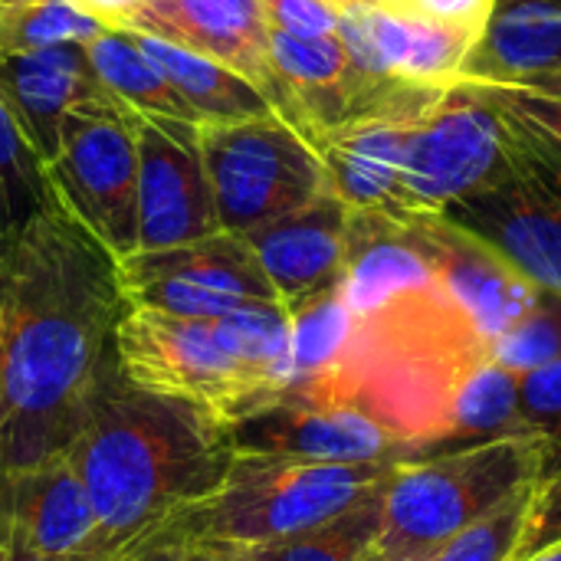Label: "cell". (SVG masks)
I'll return each mask as SVG.
<instances>
[{
	"instance_id": "e575fe53",
	"label": "cell",
	"mask_w": 561,
	"mask_h": 561,
	"mask_svg": "<svg viewBox=\"0 0 561 561\" xmlns=\"http://www.w3.org/2000/svg\"><path fill=\"white\" fill-rule=\"evenodd\" d=\"M122 561H217L210 546L197 542H168V539H148L135 546Z\"/></svg>"
},
{
	"instance_id": "8fae6325",
	"label": "cell",
	"mask_w": 561,
	"mask_h": 561,
	"mask_svg": "<svg viewBox=\"0 0 561 561\" xmlns=\"http://www.w3.org/2000/svg\"><path fill=\"white\" fill-rule=\"evenodd\" d=\"M201 151V125L138 118V250H168L220 233ZM135 250V253H138Z\"/></svg>"
},
{
	"instance_id": "277c9868",
	"label": "cell",
	"mask_w": 561,
	"mask_h": 561,
	"mask_svg": "<svg viewBox=\"0 0 561 561\" xmlns=\"http://www.w3.org/2000/svg\"><path fill=\"white\" fill-rule=\"evenodd\" d=\"M552 460L556 454L546 437L519 434L394 463L381 486L378 552L431 556L437 546L549 477Z\"/></svg>"
},
{
	"instance_id": "d590c367",
	"label": "cell",
	"mask_w": 561,
	"mask_h": 561,
	"mask_svg": "<svg viewBox=\"0 0 561 561\" xmlns=\"http://www.w3.org/2000/svg\"><path fill=\"white\" fill-rule=\"evenodd\" d=\"M69 3H76L79 10H85V13H92V16H99L108 30L128 13V10H135L141 0H69Z\"/></svg>"
},
{
	"instance_id": "836d02e7",
	"label": "cell",
	"mask_w": 561,
	"mask_h": 561,
	"mask_svg": "<svg viewBox=\"0 0 561 561\" xmlns=\"http://www.w3.org/2000/svg\"><path fill=\"white\" fill-rule=\"evenodd\" d=\"M401 7L417 10L424 16H437V20H450V23L486 30L490 16L496 10V0H404Z\"/></svg>"
},
{
	"instance_id": "d6a6232c",
	"label": "cell",
	"mask_w": 561,
	"mask_h": 561,
	"mask_svg": "<svg viewBox=\"0 0 561 561\" xmlns=\"http://www.w3.org/2000/svg\"><path fill=\"white\" fill-rule=\"evenodd\" d=\"M270 30L302 36V39H319V36H335L339 33V0H263Z\"/></svg>"
},
{
	"instance_id": "5bb4252c",
	"label": "cell",
	"mask_w": 561,
	"mask_h": 561,
	"mask_svg": "<svg viewBox=\"0 0 561 561\" xmlns=\"http://www.w3.org/2000/svg\"><path fill=\"white\" fill-rule=\"evenodd\" d=\"M404 230L427 260L434 283L490 345L536 306L542 289L444 214H408Z\"/></svg>"
},
{
	"instance_id": "e0dca14e",
	"label": "cell",
	"mask_w": 561,
	"mask_h": 561,
	"mask_svg": "<svg viewBox=\"0 0 561 561\" xmlns=\"http://www.w3.org/2000/svg\"><path fill=\"white\" fill-rule=\"evenodd\" d=\"M352 210L325 187L306 207L247 233L279 302L296 309L345 279Z\"/></svg>"
},
{
	"instance_id": "f35d334b",
	"label": "cell",
	"mask_w": 561,
	"mask_h": 561,
	"mask_svg": "<svg viewBox=\"0 0 561 561\" xmlns=\"http://www.w3.org/2000/svg\"><path fill=\"white\" fill-rule=\"evenodd\" d=\"M516 85H529V89H539V92H549V95L561 99V76H533V79L516 82Z\"/></svg>"
},
{
	"instance_id": "ac0fdd59",
	"label": "cell",
	"mask_w": 561,
	"mask_h": 561,
	"mask_svg": "<svg viewBox=\"0 0 561 561\" xmlns=\"http://www.w3.org/2000/svg\"><path fill=\"white\" fill-rule=\"evenodd\" d=\"M181 279L197 289L237 299V302H279L266 270L260 266L253 247L240 233H214L194 243L168 247V250H138L118 260L122 286L141 279Z\"/></svg>"
},
{
	"instance_id": "cb8c5ba5",
	"label": "cell",
	"mask_w": 561,
	"mask_h": 561,
	"mask_svg": "<svg viewBox=\"0 0 561 561\" xmlns=\"http://www.w3.org/2000/svg\"><path fill=\"white\" fill-rule=\"evenodd\" d=\"M214 329L270 391L283 394L293 385V316L283 302H247L214 319Z\"/></svg>"
},
{
	"instance_id": "ba28073f",
	"label": "cell",
	"mask_w": 561,
	"mask_h": 561,
	"mask_svg": "<svg viewBox=\"0 0 561 561\" xmlns=\"http://www.w3.org/2000/svg\"><path fill=\"white\" fill-rule=\"evenodd\" d=\"M138 118L131 105L76 108L46 161L53 197L115 260L138 250Z\"/></svg>"
},
{
	"instance_id": "83f0119b",
	"label": "cell",
	"mask_w": 561,
	"mask_h": 561,
	"mask_svg": "<svg viewBox=\"0 0 561 561\" xmlns=\"http://www.w3.org/2000/svg\"><path fill=\"white\" fill-rule=\"evenodd\" d=\"M493 358L513 375H526L533 368L561 362V299L552 293H539L536 306L506 329L493 345Z\"/></svg>"
},
{
	"instance_id": "4dcf8cb0",
	"label": "cell",
	"mask_w": 561,
	"mask_h": 561,
	"mask_svg": "<svg viewBox=\"0 0 561 561\" xmlns=\"http://www.w3.org/2000/svg\"><path fill=\"white\" fill-rule=\"evenodd\" d=\"M519 411L533 434L552 444L559 457L561 447V362L533 368L519 375Z\"/></svg>"
},
{
	"instance_id": "9a60e30c",
	"label": "cell",
	"mask_w": 561,
	"mask_h": 561,
	"mask_svg": "<svg viewBox=\"0 0 561 561\" xmlns=\"http://www.w3.org/2000/svg\"><path fill=\"white\" fill-rule=\"evenodd\" d=\"M440 89L444 85H431L417 99L381 115L348 122L312 145L325 168V187L348 210H378L398 220L417 214L404 191L401 168L414 122L427 112Z\"/></svg>"
},
{
	"instance_id": "ffe728a7",
	"label": "cell",
	"mask_w": 561,
	"mask_h": 561,
	"mask_svg": "<svg viewBox=\"0 0 561 561\" xmlns=\"http://www.w3.org/2000/svg\"><path fill=\"white\" fill-rule=\"evenodd\" d=\"M533 76H561V13L496 7L460 79L526 82Z\"/></svg>"
},
{
	"instance_id": "2e32d148",
	"label": "cell",
	"mask_w": 561,
	"mask_h": 561,
	"mask_svg": "<svg viewBox=\"0 0 561 561\" xmlns=\"http://www.w3.org/2000/svg\"><path fill=\"white\" fill-rule=\"evenodd\" d=\"M0 95L43 164L53 161L59 128L69 112L125 105L102 85L85 43H59L36 53L0 56Z\"/></svg>"
},
{
	"instance_id": "44dd1931",
	"label": "cell",
	"mask_w": 561,
	"mask_h": 561,
	"mask_svg": "<svg viewBox=\"0 0 561 561\" xmlns=\"http://www.w3.org/2000/svg\"><path fill=\"white\" fill-rule=\"evenodd\" d=\"M131 36L148 53V59L164 72V79L187 99V105L201 115V122H237V118L273 112L270 99L230 66L158 36H145V33H131Z\"/></svg>"
},
{
	"instance_id": "ab89813d",
	"label": "cell",
	"mask_w": 561,
	"mask_h": 561,
	"mask_svg": "<svg viewBox=\"0 0 561 561\" xmlns=\"http://www.w3.org/2000/svg\"><path fill=\"white\" fill-rule=\"evenodd\" d=\"M496 7H529V10L561 13V0H496Z\"/></svg>"
},
{
	"instance_id": "3957f363",
	"label": "cell",
	"mask_w": 561,
	"mask_h": 561,
	"mask_svg": "<svg viewBox=\"0 0 561 561\" xmlns=\"http://www.w3.org/2000/svg\"><path fill=\"white\" fill-rule=\"evenodd\" d=\"M391 467L394 463L237 454L224 483L210 496L168 516L148 539L197 546H263L289 539L358 503L388 477Z\"/></svg>"
},
{
	"instance_id": "5b68a950",
	"label": "cell",
	"mask_w": 561,
	"mask_h": 561,
	"mask_svg": "<svg viewBox=\"0 0 561 561\" xmlns=\"http://www.w3.org/2000/svg\"><path fill=\"white\" fill-rule=\"evenodd\" d=\"M201 151L227 233H253L325 191V168L319 151L276 112L204 122Z\"/></svg>"
},
{
	"instance_id": "7c38bea8",
	"label": "cell",
	"mask_w": 561,
	"mask_h": 561,
	"mask_svg": "<svg viewBox=\"0 0 561 561\" xmlns=\"http://www.w3.org/2000/svg\"><path fill=\"white\" fill-rule=\"evenodd\" d=\"M0 539L66 561H122L69 457L0 473Z\"/></svg>"
},
{
	"instance_id": "7bdbcfd3",
	"label": "cell",
	"mask_w": 561,
	"mask_h": 561,
	"mask_svg": "<svg viewBox=\"0 0 561 561\" xmlns=\"http://www.w3.org/2000/svg\"><path fill=\"white\" fill-rule=\"evenodd\" d=\"M401 3H404V0H385L381 7H401Z\"/></svg>"
},
{
	"instance_id": "4fadbf2b",
	"label": "cell",
	"mask_w": 561,
	"mask_h": 561,
	"mask_svg": "<svg viewBox=\"0 0 561 561\" xmlns=\"http://www.w3.org/2000/svg\"><path fill=\"white\" fill-rule=\"evenodd\" d=\"M112 30L145 33L210 56L250 79L283 112L286 92L270 53V20L263 0H141Z\"/></svg>"
},
{
	"instance_id": "f1b7e54d",
	"label": "cell",
	"mask_w": 561,
	"mask_h": 561,
	"mask_svg": "<svg viewBox=\"0 0 561 561\" xmlns=\"http://www.w3.org/2000/svg\"><path fill=\"white\" fill-rule=\"evenodd\" d=\"M533 490L536 486L516 493L500 510H493L470 529H463L454 539H447L444 546H437L427 556V561H513V552L523 536L526 513H529Z\"/></svg>"
},
{
	"instance_id": "52a82bcc",
	"label": "cell",
	"mask_w": 561,
	"mask_h": 561,
	"mask_svg": "<svg viewBox=\"0 0 561 561\" xmlns=\"http://www.w3.org/2000/svg\"><path fill=\"white\" fill-rule=\"evenodd\" d=\"M115 358L131 385L204 404L227 421L276 398L227 352L214 319H181L128 306L115 329Z\"/></svg>"
},
{
	"instance_id": "4316f807",
	"label": "cell",
	"mask_w": 561,
	"mask_h": 561,
	"mask_svg": "<svg viewBox=\"0 0 561 561\" xmlns=\"http://www.w3.org/2000/svg\"><path fill=\"white\" fill-rule=\"evenodd\" d=\"M49 194L46 164L36 158L0 95V230L23 224Z\"/></svg>"
},
{
	"instance_id": "b9f144b4",
	"label": "cell",
	"mask_w": 561,
	"mask_h": 561,
	"mask_svg": "<svg viewBox=\"0 0 561 561\" xmlns=\"http://www.w3.org/2000/svg\"><path fill=\"white\" fill-rule=\"evenodd\" d=\"M526 561H561V542L559 546H549V549H542V552H536L533 559Z\"/></svg>"
},
{
	"instance_id": "60d3db41",
	"label": "cell",
	"mask_w": 561,
	"mask_h": 561,
	"mask_svg": "<svg viewBox=\"0 0 561 561\" xmlns=\"http://www.w3.org/2000/svg\"><path fill=\"white\" fill-rule=\"evenodd\" d=\"M371 561H427L421 552H378Z\"/></svg>"
},
{
	"instance_id": "74e56055",
	"label": "cell",
	"mask_w": 561,
	"mask_h": 561,
	"mask_svg": "<svg viewBox=\"0 0 561 561\" xmlns=\"http://www.w3.org/2000/svg\"><path fill=\"white\" fill-rule=\"evenodd\" d=\"M210 552L217 561H256L247 546H230V542H214Z\"/></svg>"
},
{
	"instance_id": "6da1fadb",
	"label": "cell",
	"mask_w": 561,
	"mask_h": 561,
	"mask_svg": "<svg viewBox=\"0 0 561 561\" xmlns=\"http://www.w3.org/2000/svg\"><path fill=\"white\" fill-rule=\"evenodd\" d=\"M125 309L118 260L53 194L0 230V473L69 454Z\"/></svg>"
},
{
	"instance_id": "8992f818",
	"label": "cell",
	"mask_w": 561,
	"mask_h": 561,
	"mask_svg": "<svg viewBox=\"0 0 561 561\" xmlns=\"http://www.w3.org/2000/svg\"><path fill=\"white\" fill-rule=\"evenodd\" d=\"M506 125L513 168L440 214L486 243L536 289L561 299V154L513 118Z\"/></svg>"
},
{
	"instance_id": "1f68e13d",
	"label": "cell",
	"mask_w": 561,
	"mask_h": 561,
	"mask_svg": "<svg viewBox=\"0 0 561 561\" xmlns=\"http://www.w3.org/2000/svg\"><path fill=\"white\" fill-rule=\"evenodd\" d=\"M561 542V470L542 477L533 490L529 500V513L523 523V536L519 546L513 552V561L533 559L536 552L559 546Z\"/></svg>"
},
{
	"instance_id": "484cf974",
	"label": "cell",
	"mask_w": 561,
	"mask_h": 561,
	"mask_svg": "<svg viewBox=\"0 0 561 561\" xmlns=\"http://www.w3.org/2000/svg\"><path fill=\"white\" fill-rule=\"evenodd\" d=\"M408 23V56L401 66V79L421 85H447L460 79L467 56L477 49L486 30L424 16L417 10L398 7Z\"/></svg>"
},
{
	"instance_id": "f546056e",
	"label": "cell",
	"mask_w": 561,
	"mask_h": 561,
	"mask_svg": "<svg viewBox=\"0 0 561 561\" xmlns=\"http://www.w3.org/2000/svg\"><path fill=\"white\" fill-rule=\"evenodd\" d=\"M483 89L506 118H513L516 125H523L526 131H533L539 141H546L552 151L561 154L559 95H549V92H539V89H529V85H516V82H483Z\"/></svg>"
},
{
	"instance_id": "d6986e66",
	"label": "cell",
	"mask_w": 561,
	"mask_h": 561,
	"mask_svg": "<svg viewBox=\"0 0 561 561\" xmlns=\"http://www.w3.org/2000/svg\"><path fill=\"white\" fill-rule=\"evenodd\" d=\"M437 286L404 220L378 210H352L342 293L355 316H368L394 296Z\"/></svg>"
},
{
	"instance_id": "30bf717a",
	"label": "cell",
	"mask_w": 561,
	"mask_h": 561,
	"mask_svg": "<svg viewBox=\"0 0 561 561\" xmlns=\"http://www.w3.org/2000/svg\"><path fill=\"white\" fill-rule=\"evenodd\" d=\"M237 454H283L329 463H404L408 440L358 401L276 394L230 421Z\"/></svg>"
},
{
	"instance_id": "bcb514c9",
	"label": "cell",
	"mask_w": 561,
	"mask_h": 561,
	"mask_svg": "<svg viewBox=\"0 0 561 561\" xmlns=\"http://www.w3.org/2000/svg\"><path fill=\"white\" fill-rule=\"evenodd\" d=\"M0 3H7V0H0Z\"/></svg>"
},
{
	"instance_id": "603a6c76",
	"label": "cell",
	"mask_w": 561,
	"mask_h": 561,
	"mask_svg": "<svg viewBox=\"0 0 561 561\" xmlns=\"http://www.w3.org/2000/svg\"><path fill=\"white\" fill-rule=\"evenodd\" d=\"M381 486L365 493L339 516L263 546H247L256 561H371L381 539Z\"/></svg>"
},
{
	"instance_id": "8d00e7d4",
	"label": "cell",
	"mask_w": 561,
	"mask_h": 561,
	"mask_svg": "<svg viewBox=\"0 0 561 561\" xmlns=\"http://www.w3.org/2000/svg\"><path fill=\"white\" fill-rule=\"evenodd\" d=\"M0 561H66V559H49V556H39V552H30L23 546H13V542H3L0 539Z\"/></svg>"
},
{
	"instance_id": "d4e9b609",
	"label": "cell",
	"mask_w": 561,
	"mask_h": 561,
	"mask_svg": "<svg viewBox=\"0 0 561 561\" xmlns=\"http://www.w3.org/2000/svg\"><path fill=\"white\" fill-rule=\"evenodd\" d=\"M108 26L69 0H7L0 3V56L36 53L59 43H89Z\"/></svg>"
},
{
	"instance_id": "7a4b0ae2",
	"label": "cell",
	"mask_w": 561,
	"mask_h": 561,
	"mask_svg": "<svg viewBox=\"0 0 561 561\" xmlns=\"http://www.w3.org/2000/svg\"><path fill=\"white\" fill-rule=\"evenodd\" d=\"M66 457L105 539L128 556L168 516L210 496L237 447L224 414L145 391L115 368L89 398Z\"/></svg>"
},
{
	"instance_id": "ee69618b",
	"label": "cell",
	"mask_w": 561,
	"mask_h": 561,
	"mask_svg": "<svg viewBox=\"0 0 561 561\" xmlns=\"http://www.w3.org/2000/svg\"><path fill=\"white\" fill-rule=\"evenodd\" d=\"M358 3H368V7H381L385 0H358Z\"/></svg>"
},
{
	"instance_id": "7402d4cb",
	"label": "cell",
	"mask_w": 561,
	"mask_h": 561,
	"mask_svg": "<svg viewBox=\"0 0 561 561\" xmlns=\"http://www.w3.org/2000/svg\"><path fill=\"white\" fill-rule=\"evenodd\" d=\"M89 59L108 92H115L125 105L141 115H161L178 122L204 125L201 115L187 105V99L164 79V72L148 59V53L125 30H105L85 43Z\"/></svg>"
},
{
	"instance_id": "f6af8a7d",
	"label": "cell",
	"mask_w": 561,
	"mask_h": 561,
	"mask_svg": "<svg viewBox=\"0 0 561 561\" xmlns=\"http://www.w3.org/2000/svg\"><path fill=\"white\" fill-rule=\"evenodd\" d=\"M339 3H358V0H339Z\"/></svg>"
},
{
	"instance_id": "9c48e42d",
	"label": "cell",
	"mask_w": 561,
	"mask_h": 561,
	"mask_svg": "<svg viewBox=\"0 0 561 561\" xmlns=\"http://www.w3.org/2000/svg\"><path fill=\"white\" fill-rule=\"evenodd\" d=\"M510 125L483 82L454 79L414 122L404 151V191L414 210L447 204L500 181L510 168Z\"/></svg>"
}]
</instances>
